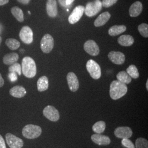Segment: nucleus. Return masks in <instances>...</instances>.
Instances as JSON below:
<instances>
[{
  "instance_id": "obj_1",
  "label": "nucleus",
  "mask_w": 148,
  "mask_h": 148,
  "mask_svg": "<svg viewBox=\"0 0 148 148\" xmlns=\"http://www.w3.org/2000/svg\"><path fill=\"white\" fill-rule=\"evenodd\" d=\"M127 90V85L118 80H115L110 86V96L113 100H117L125 95Z\"/></svg>"
},
{
  "instance_id": "obj_2",
  "label": "nucleus",
  "mask_w": 148,
  "mask_h": 148,
  "mask_svg": "<svg viewBox=\"0 0 148 148\" xmlns=\"http://www.w3.org/2000/svg\"><path fill=\"white\" fill-rule=\"evenodd\" d=\"M21 72L27 78H33L36 75L35 62L30 57H25L21 62Z\"/></svg>"
},
{
  "instance_id": "obj_3",
  "label": "nucleus",
  "mask_w": 148,
  "mask_h": 148,
  "mask_svg": "<svg viewBox=\"0 0 148 148\" xmlns=\"http://www.w3.org/2000/svg\"><path fill=\"white\" fill-rule=\"evenodd\" d=\"M42 133L41 128L34 125H27L22 131L23 136L27 139H33L40 136Z\"/></svg>"
},
{
  "instance_id": "obj_4",
  "label": "nucleus",
  "mask_w": 148,
  "mask_h": 148,
  "mask_svg": "<svg viewBox=\"0 0 148 148\" xmlns=\"http://www.w3.org/2000/svg\"><path fill=\"white\" fill-rule=\"evenodd\" d=\"M102 6V3L100 0L90 2L86 5L84 12L86 15L89 17L95 16L101 10Z\"/></svg>"
},
{
  "instance_id": "obj_5",
  "label": "nucleus",
  "mask_w": 148,
  "mask_h": 148,
  "mask_svg": "<svg viewBox=\"0 0 148 148\" xmlns=\"http://www.w3.org/2000/svg\"><path fill=\"white\" fill-rule=\"evenodd\" d=\"M86 68L90 76L93 79H98L101 77V69L99 65L92 59L89 60L86 64Z\"/></svg>"
},
{
  "instance_id": "obj_6",
  "label": "nucleus",
  "mask_w": 148,
  "mask_h": 148,
  "mask_svg": "<svg viewBox=\"0 0 148 148\" xmlns=\"http://www.w3.org/2000/svg\"><path fill=\"white\" fill-rule=\"evenodd\" d=\"M40 46L43 53H50L54 47V39L52 36L49 34L44 35L41 41Z\"/></svg>"
},
{
  "instance_id": "obj_7",
  "label": "nucleus",
  "mask_w": 148,
  "mask_h": 148,
  "mask_svg": "<svg viewBox=\"0 0 148 148\" xmlns=\"http://www.w3.org/2000/svg\"><path fill=\"white\" fill-rule=\"evenodd\" d=\"M43 114L47 119L51 121H57L60 118L58 110L53 106H46L43 110Z\"/></svg>"
},
{
  "instance_id": "obj_8",
  "label": "nucleus",
  "mask_w": 148,
  "mask_h": 148,
  "mask_svg": "<svg viewBox=\"0 0 148 148\" xmlns=\"http://www.w3.org/2000/svg\"><path fill=\"white\" fill-rule=\"evenodd\" d=\"M5 140L10 148H21L24 145V142L21 138L12 133H8L6 134Z\"/></svg>"
},
{
  "instance_id": "obj_9",
  "label": "nucleus",
  "mask_w": 148,
  "mask_h": 148,
  "mask_svg": "<svg viewBox=\"0 0 148 148\" xmlns=\"http://www.w3.org/2000/svg\"><path fill=\"white\" fill-rule=\"evenodd\" d=\"M19 37L23 42L31 44L33 42V32L32 29L28 26L23 27L19 32Z\"/></svg>"
},
{
  "instance_id": "obj_10",
  "label": "nucleus",
  "mask_w": 148,
  "mask_h": 148,
  "mask_svg": "<svg viewBox=\"0 0 148 148\" xmlns=\"http://www.w3.org/2000/svg\"><path fill=\"white\" fill-rule=\"evenodd\" d=\"M85 11V7L83 5H77L74 8L68 18L69 23L74 24L79 21L83 16Z\"/></svg>"
},
{
  "instance_id": "obj_11",
  "label": "nucleus",
  "mask_w": 148,
  "mask_h": 148,
  "mask_svg": "<svg viewBox=\"0 0 148 148\" xmlns=\"http://www.w3.org/2000/svg\"><path fill=\"white\" fill-rule=\"evenodd\" d=\"M115 137L120 139H129L132 136V130L130 127L127 126L119 127L114 131Z\"/></svg>"
},
{
  "instance_id": "obj_12",
  "label": "nucleus",
  "mask_w": 148,
  "mask_h": 148,
  "mask_svg": "<svg viewBox=\"0 0 148 148\" xmlns=\"http://www.w3.org/2000/svg\"><path fill=\"white\" fill-rule=\"evenodd\" d=\"M85 51L92 56H96L99 53V48L93 40H88L84 44Z\"/></svg>"
},
{
  "instance_id": "obj_13",
  "label": "nucleus",
  "mask_w": 148,
  "mask_h": 148,
  "mask_svg": "<svg viewBox=\"0 0 148 148\" xmlns=\"http://www.w3.org/2000/svg\"><path fill=\"white\" fill-rule=\"evenodd\" d=\"M66 79L70 90L72 92L77 91L79 88V81L76 75L74 73H69L67 75Z\"/></svg>"
},
{
  "instance_id": "obj_14",
  "label": "nucleus",
  "mask_w": 148,
  "mask_h": 148,
  "mask_svg": "<svg viewBox=\"0 0 148 148\" xmlns=\"http://www.w3.org/2000/svg\"><path fill=\"white\" fill-rule=\"evenodd\" d=\"M91 139L94 143L98 145H108L111 143L110 138L101 134L96 133L92 135Z\"/></svg>"
},
{
  "instance_id": "obj_15",
  "label": "nucleus",
  "mask_w": 148,
  "mask_h": 148,
  "mask_svg": "<svg viewBox=\"0 0 148 148\" xmlns=\"http://www.w3.org/2000/svg\"><path fill=\"white\" fill-rule=\"evenodd\" d=\"M108 58L114 64L121 65L125 61V56L121 52L111 51L108 54Z\"/></svg>"
},
{
  "instance_id": "obj_16",
  "label": "nucleus",
  "mask_w": 148,
  "mask_h": 148,
  "mask_svg": "<svg viewBox=\"0 0 148 148\" xmlns=\"http://www.w3.org/2000/svg\"><path fill=\"white\" fill-rule=\"evenodd\" d=\"M46 11L48 16L54 18L58 14L57 3L56 0H47L46 3Z\"/></svg>"
},
{
  "instance_id": "obj_17",
  "label": "nucleus",
  "mask_w": 148,
  "mask_h": 148,
  "mask_svg": "<svg viewBox=\"0 0 148 148\" xmlns=\"http://www.w3.org/2000/svg\"><path fill=\"white\" fill-rule=\"evenodd\" d=\"M143 11V5L140 1H136L131 5L129 13L131 17H136L140 15Z\"/></svg>"
},
{
  "instance_id": "obj_18",
  "label": "nucleus",
  "mask_w": 148,
  "mask_h": 148,
  "mask_svg": "<svg viewBox=\"0 0 148 148\" xmlns=\"http://www.w3.org/2000/svg\"><path fill=\"white\" fill-rule=\"evenodd\" d=\"M10 93L14 97L21 98L24 97L27 94V90L22 86H16L10 90Z\"/></svg>"
},
{
  "instance_id": "obj_19",
  "label": "nucleus",
  "mask_w": 148,
  "mask_h": 148,
  "mask_svg": "<svg viewBox=\"0 0 148 148\" xmlns=\"http://www.w3.org/2000/svg\"><path fill=\"white\" fill-rule=\"evenodd\" d=\"M111 17L110 14L108 12H105L101 13L96 19L94 24L96 27H99L105 25L109 21Z\"/></svg>"
},
{
  "instance_id": "obj_20",
  "label": "nucleus",
  "mask_w": 148,
  "mask_h": 148,
  "mask_svg": "<svg viewBox=\"0 0 148 148\" xmlns=\"http://www.w3.org/2000/svg\"><path fill=\"white\" fill-rule=\"evenodd\" d=\"M18 59L19 55L17 53L14 52L8 53L3 57V62L5 65H11L15 63H16Z\"/></svg>"
},
{
  "instance_id": "obj_21",
  "label": "nucleus",
  "mask_w": 148,
  "mask_h": 148,
  "mask_svg": "<svg viewBox=\"0 0 148 148\" xmlns=\"http://www.w3.org/2000/svg\"><path fill=\"white\" fill-rule=\"evenodd\" d=\"M118 43L122 46H131L134 43L133 37L129 35H122L118 38Z\"/></svg>"
},
{
  "instance_id": "obj_22",
  "label": "nucleus",
  "mask_w": 148,
  "mask_h": 148,
  "mask_svg": "<svg viewBox=\"0 0 148 148\" xmlns=\"http://www.w3.org/2000/svg\"><path fill=\"white\" fill-rule=\"evenodd\" d=\"M37 90L39 92H43L47 90L49 86V82L47 77L43 76L39 78L37 83Z\"/></svg>"
},
{
  "instance_id": "obj_23",
  "label": "nucleus",
  "mask_w": 148,
  "mask_h": 148,
  "mask_svg": "<svg viewBox=\"0 0 148 148\" xmlns=\"http://www.w3.org/2000/svg\"><path fill=\"white\" fill-rule=\"evenodd\" d=\"M126 30V27L125 25H114L109 30V34L111 36H117Z\"/></svg>"
},
{
  "instance_id": "obj_24",
  "label": "nucleus",
  "mask_w": 148,
  "mask_h": 148,
  "mask_svg": "<svg viewBox=\"0 0 148 148\" xmlns=\"http://www.w3.org/2000/svg\"><path fill=\"white\" fill-rule=\"evenodd\" d=\"M117 79L118 81L127 85L131 83L132 81V78L127 74V72L125 71H122L119 72L116 75Z\"/></svg>"
},
{
  "instance_id": "obj_25",
  "label": "nucleus",
  "mask_w": 148,
  "mask_h": 148,
  "mask_svg": "<svg viewBox=\"0 0 148 148\" xmlns=\"http://www.w3.org/2000/svg\"><path fill=\"white\" fill-rule=\"evenodd\" d=\"M11 13L12 15L16 18V19L19 22L24 21V14L21 9L16 6L11 8Z\"/></svg>"
},
{
  "instance_id": "obj_26",
  "label": "nucleus",
  "mask_w": 148,
  "mask_h": 148,
  "mask_svg": "<svg viewBox=\"0 0 148 148\" xmlns=\"http://www.w3.org/2000/svg\"><path fill=\"white\" fill-rule=\"evenodd\" d=\"M106 128V122L103 121H99L95 123L92 126L93 132L97 134H101L104 132Z\"/></svg>"
},
{
  "instance_id": "obj_27",
  "label": "nucleus",
  "mask_w": 148,
  "mask_h": 148,
  "mask_svg": "<svg viewBox=\"0 0 148 148\" xmlns=\"http://www.w3.org/2000/svg\"><path fill=\"white\" fill-rule=\"evenodd\" d=\"M5 45L11 50L17 49L21 46V43L14 38H8L5 40Z\"/></svg>"
},
{
  "instance_id": "obj_28",
  "label": "nucleus",
  "mask_w": 148,
  "mask_h": 148,
  "mask_svg": "<svg viewBox=\"0 0 148 148\" xmlns=\"http://www.w3.org/2000/svg\"><path fill=\"white\" fill-rule=\"evenodd\" d=\"M127 74L133 79H136L139 77V74L137 67L134 65H131L127 69Z\"/></svg>"
},
{
  "instance_id": "obj_29",
  "label": "nucleus",
  "mask_w": 148,
  "mask_h": 148,
  "mask_svg": "<svg viewBox=\"0 0 148 148\" xmlns=\"http://www.w3.org/2000/svg\"><path fill=\"white\" fill-rule=\"evenodd\" d=\"M135 148H148V141L144 138H138L136 140Z\"/></svg>"
},
{
  "instance_id": "obj_30",
  "label": "nucleus",
  "mask_w": 148,
  "mask_h": 148,
  "mask_svg": "<svg viewBox=\"0 0 148 148\" xmlns=\"http://www.w3.org/2000/svg\"><path fill=\"white\" fill-rule=\"evenodd\" d=\"M8 71L10 73H15L20 76L21 74V65L18 63H15L10 65L8 68Z\"/></svg>"
},
{
  "instance_id": "obj_31",
  "label": "nucleus",
  "mask_w": 148,
  "mask_h": 148,
  "mask_svg": "<svg viewBox=\"0 0 148 148\" xmlns=\"http://www.w3.org/2000/svg\"><path fill=\"white\" fill-rule=\"evenodd\" d=\"M138 31L140 35L143 37L147 38L148 37V25L145 23L140 24L138 27Z\"/></svg>"
},
{
  "instance_id": "obj_32",
  "label": "nucleus",
  "mask_w": 148,
  "mask_h": 148,
  "mask_svg": "<svg viewBox=\"0 0 148 148\" xmlns=\"http://www.w3.org/2000/svg\"><path fill=\"white\" fill-rule=\"evenodd\" d=\"M122 144L123 147L126 148H135V145L132 142L128 139H122Z\"/></svg>"
},
{
  "instance_id": "obj_33",
  "label": "nucleus",
  "mask_w": 148,
  "mask_h": 148,
  "mask_svg": "<svg viewBox=\"0 0 148 148\" xmlns=\"http://www.w3.org/2000/svg\"><path fill=\"white\" fill-rule=\"evenodd\" d=\"M117 0H103L101 2L102 5L106 8L111 7L117 2Z\"/></svg>"
},
{
  "instance_id": "obj_34",
  "label": "nucleus",
  "mask_w": 148,
  "mask_h": 148,
  "mask_svg": "<svg viewBox=\"0 0 148 148\" xmlns=\"http://www.w3.org/2000/svg\"><path fill=\"white\" fill-rule=\"evenodd\" d=\"M8 77L11 82H15L18 79L17 74L15 73H10L8 75Z\"/></svg>"
},
{
  "instance_id": "obj_35",
  "label": "nucleus",
  "mask_w": 148,
  "mask_h": 148,
  "mask_svg": "<svg viewBox=\"0 0 148 148\" xmlns=\"http://www.w3.org/2000/svg\"><path fill=\"white\" fill-rule=\"evenodd\" d=\"M0 148H7L3 138L0 135Z\"/></svg>"
},
{
  "instance_id": "obj_36",
  "label": "nucleus",
  "mask_w": 148,
  "mask_h": 148,
  "mask_svg": "<svg viewBox=\"0 0 148 148\" xmlns=\"http://www.w3.org/2000/svg\"><path fill=\"white\" fill-rule=\"evenodd\" d=\"M59 3V4L61 6H62V7H69L70 6H68V5H66V0H58Z\"/></svg>"
},
{
  "instance_id": "obj_37",
  "label": "nucleus",
  "mask_w": 148,
  "mask_h": 148,
  "mask_svg": "<svg viewBox=\"0 0 148 148\" xmlns=\"http://www.w3.org/2000/svg\"><path fill=\"white\" fill-rule=\"evenodd\" d=\"M16 1L23 5H27L30 1V0H16Z\"/></svg>"
},
{
  "instance_id": "obj_38",
  "label": "nucleus",
  "mask_w": 148,
  "mask_h": 148,
  "mask_svg": "<svg viewBox=\"0 0 148 148\" xmlns=\"http://www.w3.org/2000/svg\"><path fill=\"white\" fill-rule=\"evenodd\" d=\"M9 2V0H0V5H5Z\"/></svg>"
},
{
  "instance_id": "obj_39",
  "label": "nucleus",
  "mask_w": 148,
  "mask_h": 148,
  "mask_svg": "<svg viewBox=\"0 0 148 148\" xmlns=\"http://www.w3.org/2000/svg\"><path fill=\"white\" fill-rule=\"evenodd\" d=\"M4 85V79L2 78L1 74H0V87H2Z\"/></svg>"
},
{
  "instance_id": "obj_40",
  "label": "nucleus",
  "mask_w": 148,
  "mask_h": 148,
  "mask_svg": "<svg viewBox=\"0 0 148 148\" xmlns=\"http://www.w3.org/2000/svg\"><path fill=\"white\" fill-rule=\"evenodd\" d=\"M75 0H66V5L70 6L71 5Z\"/></svg>"
},
{
  "instance_id": "obj_41",
  "label": "nucleus",
  "mask_w": 148,
  "mask_h": 148,
  "mask_svg": "<svg viewBox=\"0 0 148 148\" xmlns=\"http://www.w3.org/2000/svg\"><path fill=\"white\" fill-rule=\"evenodd\" d=\"M146 88L147 90H148V81L147 80V83H146Z\"/></svg>"
},
{
  "instance_id": "obj_42",
  "label": "nucleus",
  "mask_w": 148,
  "mask_h": 148,
  "mask_svg": "<svg viewBox=\"0 0 148 148\" xmlns=\"http://www.w3.org/2000/svg\"><path fill=\"white\" fill-rule=\"evenodd\" d=\"M2 37L0 36V46H1V42H2Z\"/></svg>"
},
{
  "instance_id": "obj_43",
  "label": "nucleus",
  "mask_w": 148,
  "mask_h": 148,
  "mask_svg": "<svg viewBox=\"0 0 148 148\" xmlns=\"http://www.w3.org/2000/svg\"><path fill=\"white\" fill-rule=\"evenodd\" d=\"M28 13H29V14H31V13H30V11H29V12H28Z\"/></svg>"
}]
</instances>
